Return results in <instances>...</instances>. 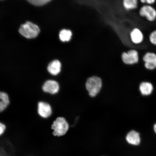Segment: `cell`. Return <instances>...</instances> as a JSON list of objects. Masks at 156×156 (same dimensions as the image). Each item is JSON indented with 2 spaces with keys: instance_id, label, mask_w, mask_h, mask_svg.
<instances>
[{
  "instance_id": "9a60e30c",
  "label": "cell",
  "mask_w": 156,
  "mask_h": 156,
  "mask_svg": "<svg viewBox=\"0 0 156 156\" xmlns=\"http://www.w3.org/2000/svg\"><path fill=\"white\" fill-rule=\"evenodd\" d=\"M138 2L136 0H125L123 5L127 10L136 9L138 6Z\"/></svg>"
},
{
  "instance_id": "2e32d148",
  "label": "cell",
  "mask_w": 156,
  "mask_h": 156,
  "mask_svg": "<svg viewBox=\"0 0 156 156\" xmlns=\"http://www.w3.org/2000/svg\"><path fill=\"white\" fill-rule=\"evenodd\" d=\"M50 1V0H29L28 1L31 4L38 6L45 5Z\"/></svg>"
},
{
  "instance_id": "e0dca14e",
  "label": "cell",
  "mask_w": 156,
  "mask_h": 156,
  "mask_svg": "<svg viewBox=\"0 0 156 156\" xmlns=\"http://www.w3.org/2000/svg\"><path fill=\"white\" fill-rule=\"evenodd\" d=\"M149 40L152 44L156 45V30L152 32L149 36Z\"/></svg>"
},
{
  "instance_id": "8fae6325",
  "label": "cell",
  "mask_w": 156,
  "mask_h": 156,
  "mask_svg": "<svg viewBox=\"0 0 156 156\" xmlns=\"http://www.w3.org/2000/svg\"><path fill=\"white\" fill-rule=\"evenodd\" d=\"M154 90L152 84L148 82H143L140 83L139 90L141 94L144 96H148L151 95Z\"/></svg>"
},
{
  "instance_id": "ba28073f",
  "label": "cell",
  "mask_w": 156,
  "mask_h": 156,
  "mask_svg": "<svg viewBox=\"0 0 156 156\" xmlns=\"http://www.w3.org/2000/svg\"><path fill=\"white\" fill-rule=\"evenodd\" d=\"M143 59L146 69L152 70L156 68V54L148 52L144 55Z\"/></svg>"
},
{
  "instance_id": "ffe728a7",
  "label": "cell",
  "mask_w": 156,
  "mask_h": 156,
  "mask_svg": "<svg viewBox=\"0 0 156 156\" xmlns=\"http://www.w3.org/2000/svg\"><path fill=\"white\" fill-rule=\"evenodd\" d=\"M153 129L154 132L156 134V123L154 124L153 126Z\"/></svg>"
},
{
  "instance_id": "ac0fdd59",
  "label": "cell",
  "mask_w": 156,
  "mask_h": 156,
  "mask_svg": "<svg viewBox=\"0 0 156 156\" xmlns=\"http://www.w3.org/2000/svg\"><path fill=\"white\" fill-rule=\"evenodd\" d=\"M6 129V127L4 124L0 122V136L2 135Z\"/></svg>"
},
{
  "instance_id": "5bb4252c",
  "label": "cell",
  "mask_w": 156,
  "mask_h": 156,
  "mask_svg": "<svg viewBox=\"0 0 156 156\" xmlns=\"http://www.w3.org/2000/svg\"><path fill=\"white\" fill-rule=\"evenodd\" d=\"M72 33L71 30L63 29L60 31L59 34L60 40L63 42L69 41L71 40Z\"/></svg>"
},
{
  "instance_id": "7a4b0ae2",
  "label": "cell",
  "mask_w": 156,
  "mask_h": 156,
  "mask_svg": "<svg viewBox=\"0 0 156 156\" xmlns=\"http://www.w3.org/2000/svg\"><path fill=\"white\" fill-rule=\"evenodd\" d=\"M54 136H63L67 133L69 129V125L66 119L63 117H58L54 121L51 126Z\"/></svg>"
},
{
  "instance_id": "8992f818",
  "label": "cell",
  "mask_w": 156,
  "mask_h": 156,
  "mask_svg": "<svg viewBox=\"0 0 156 156\" xmlns=\"http://www.w3.org/2000/svg\"><path fill=\"white\" fill-rule=\"evenodd\" d=\"M37 112L41 118H48L52 115V107L48 103L41 101L38 104Z\"/></svg>"
},
{
  "instance_id": "d6986e66",
  "label": "cell",
  "mask_w": 156,
  "mask_h": 156,
  "mask_svg": "<svg viewBox=\"0 0 156 156\" xmlns=\"http://www.w3.org/2000/svg\"><path fill=\"white\" fill-rule=\"evenodd\" d=\"M140 1L142 3H146L149 5L153 4L156 2L155 0H141Z\"/></svg>"
},
{
  "instance_id": "3957f363",
  "label": "cell",
  "mask_w": 156,
  "mask_h": 156,
  "mask_svg": "<svg viewBox=\"0 0 156 156\" xmlns=\"http://www.w3.org/2000/svg\"><path fill=\"white\" fill-rule=\"evenodd\" d=\"M102 87V82L100 78L96 76L89 78L86 83V87L88 91L90 96H96L101 90Z\"/></svg>"
},
{
  "instance_id": "7c38bea8",
  "label": "cell",
  "mask_w": 156,
  "mask_h": 156,
  "mask_svg": "<svg viewBox=\"0 0 156 156\" xmlns=\"http://www.w3.org/2000/svg\"><path fill=\"white\" fill-rule=\"evenodd\" d=\"M130 37L133 42L135 44H140L143 41L144 35L139 29L135 28L130 33Z\"/></svg>"
},
{
  "instance_id": "6da1fadb",
  "label": "cell",
  "mask_w": 156,
  "mask_h": 156,
  "mask_svg": "<svg viewBox=\"0 0 156 156\" xmlns=\"http://www.w3.org/2000/svg\"><path fill=\"white\" fill-rule=\"evenodd\" d=\"M19 31L20 34L24 37L32 39L38 36L40 30L37 25L30 21H27L21 25Z\"/></svg>"
},
{
  "instance_id": "4fadbf2b",
  "label": "cell",
  "mask_w": 156,
  "mask_h": 156,
  "mask_svg": "<svg viewBox=\"0 0 156 156\" xmlns=\"http://www.w3.org/2000/svg\"><path fill=\"white\" fill-rule=\"evenodd\" d=\"M10 100L7 93L0 91V113L4 111L9 106Z\"/></svg>"
},
{
  "instance_id": "9c48e42d",
  "label": "cell",
  "mask_w": 156,
  "mask_h": 156,
  "mask_svg": "<svg viewBox=\"0 0 156 156\" xmlns=\"http://www.w3.org/2000/svg\"><path fill=\"white\" fill-rule=\"evenodd\" d=\"M127 142L130 145L137 146L139 145L141 142V138L139 132L132 130L128 133L126 136Z\"/></svg>"
},
{
  "instance_id": "52a82bcc",
  "label": "cell",
  "mask_w": 156,
  "mask_h": 156,
  "mask_svg": "<svg viewBox=\"0 0 156 156\" xmlns=\"http://www.w3.org/2000/svg\"><path fill=\"white\" fill-rule=\"evenodd\" d=\"M122 58L125 63L130 65L138 63L139 61V55L137 51L132 50L127 52H124L122 54Z\"/></svg>"
},
{
  "instance_id": "30bf717a",
  "label": "cell",
  "mask_w": 156,
  "mask_h": 156,
  "mask_svg": "<svg viewBox=\"0 0 156 156\" xmlns=\"http://www.w3.org/2000/svg\"><path fill=\"white\" fill-rule=\"evenodd\" d=\"M47 70L51 75L57 76L61 72V64L58 60H54L48 64Z\"/></svg>"
},
{
  "instance_id": "277c9868",
  "label": "cell",
  "mask_w": 156,
  "mask_h": 156,
  "mask_svg": "<svg viewBox=\"0 0 156 156\" xmlns=\"http://www.w3.org/2000/svg\"><path fill=\"white\" fill-rule=\"evenodd\" d=\"M42 88L44 93L54 95L59 92L60 86L58 81L55 80L50 79L45 82Z\"/></svg>"
},
{
  "instance_id": "5b68a950",
  "label": "cell",
  "mask_w": 156,
  "mask_h": 156,
  "mask_svg": "<svg viewBox=\"0 0 156 156\" xmlns=\"http://www.w3.org/2000/svg\"><path fill=\"white\" fill-rule=\"evenodd\" d=\"M139 13L141 17H145L148 21L151 22H153L156 19V10L150 5L143 6L140 9Z\"/></svg>"
}]
</instances>
